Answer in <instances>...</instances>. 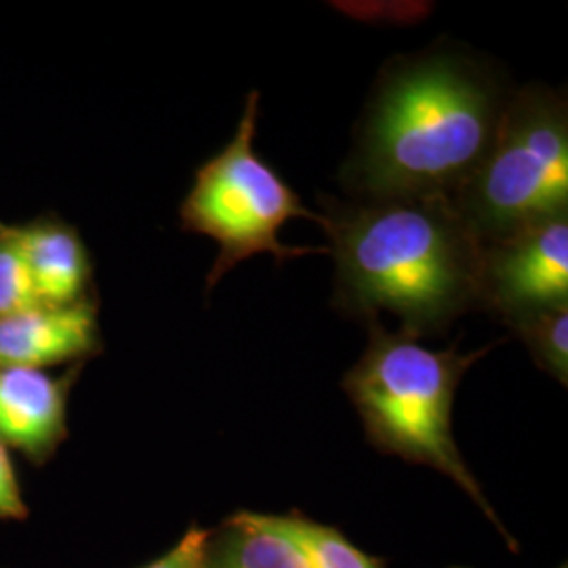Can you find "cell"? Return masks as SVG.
<instances>
[{
    "label": "cell",
    "instance_id": "obj_3",
    "mask_svg": "<svg viewBox=\"0 0 568 568\" xmlns=\"http://www.w3.org/2000/svg\"><path fill=\"white\" fill-rule=\"evenodd\" d=\"M368 345L342 379L373 447L408 464L445 474L497 527L509 548L516 539L488 504L476 476L466 466L453 436V403L464 375L499 344L462 354L457 345L429 349L405 331L389 333L368 321Z\"/></svg>",
    "mask_w": 568,
    "mask_h": 568
},
{
    "label": "cell",
    "instance_id": "obj_5",
    "mask_svg": "<svg viewBox=\"0 0 568 568\" xmlns=\"http://www.w3.org/2000/svg\"><path fill=\"white\" fill-rule=\"evenodd\" d=\"M260 100V91L248 93L234 138L196 171L194 185L182 204L183 227L220 244L206 288L257 253L274 255L278 264L302 255L328 253V248L286 246L278 239L286 222L302 217L321 224V215L312 213L281 173L255 152Z\"/></svg>",
    "mask_w": 568,
    "mask_h": 568
},
{
    "label": "cell",
    "instance_id": "obj_1",
    "mask_svg": "<svg viewBox=\"0 0 568 568\" xmlns=\"http://www.w3.org/2000/svg\"><path fill=\"white\" fill-rule=\"evenodd\" d=\"M509 95L488 63L457 49L387 61L342 182L356 201L450 196L487 156Z\"/></svg>",
    "mask_w": 568,
    "mask_h": 568
},
{
    "label": "cell",
    "instance_id": "obj_4",
    "mask_svg": "<svg viewBox=\"0 0 568 568\" xmlns=\"http://www.w3.org/2000/svg\"><path fill=\"white\" fill-rule=\"evenodd\" d=\"M450 201L480 243L568 213V103L562 91H511L487 156Z\"/></svg>",
    "mask_w": 568,
    "mask_h": 568
},
{
    "label": "cell",
    "instance_id": "obj_6",
    "mask_svg": "<svg viewBox=\"0 0 568 568\" xmlns=\"http://www.w3.org/2000/svg\"><path fill=\"white\" fill-rule=\"evenodd\" d=\"M568 304V213L525 225L501 241L485 244L483 310L504 325Z\"/></svg>",
    "mask_w": 568,
    "mask_h": 568
},
{
    "label": "cell",
    "instance_id": "obj_14",
    "mask_svg": "<svg viewBox=\"0 0 568 568\" xmlns=\"http://www.w3.org/2000/svg\"><path fill=\"white\" fill-rule=\"evenodd\" d=\"M211 544V532L204 528H190L175 548L169 549L163 558L143 568H204Z\"/></svg>",
    "mask_w": 568,
    "mask_h": 568
},
{
    "label": "cell",
    "instance_id": "obj_13",
    "mask_svg": "<svg viewBox=\"0 0 568 568\" xmlns=\"http://www.w3.org/2000/svg\"><path fill=\"white\" fill-rule=\"evenodd\" d=\"M39 304L21 246L20 227H0V318Z\"/></svg>",
    "mask_w": 568,
    "mask_h": 568
},
{
    "label": "cell",
    "instance_id": "obj_9",
    "mask_svg": "<svg viewBox=\"0 0 568 568\" xmlns=\"http://www.w3.org/2000/svg\"><path fill=\"white\" fill-rule=\"evenodd\" d=\"M20 239L41 304L68 305L84 300L89 257L72 227L28 225L20 227Z\"/></svg>",
    "mask_w": 568,
    "mask_h": 568
},
{
    "label": "cell",
    "instance_id": "obj_2",
    "mask_svg": "<svg viewBox=\"0 0 568 568\" xmlns=\"http://www.w3.org/2000/svg\"><path fill=\"white\" fill-rule=\"evenodd\" d=\"M321 225L335 257L333 305L352 318L382 310L422 339L483 310L485 244L447 194L323 201Z\"/></svg>",
    "mask_w": 568,
    "mask_h": 568
},
{
    "label": "cell",
    "instance_id": "obj_8",
    "mask_svg": "<svg viewBox=\"0 0 568 568\" xmlns=\"http://www.w3.org/2000/svg\"><path fill=\"white\" fill-rule=\"evenodd\" d=\"M65 438V384L39 368H0V443L41 462Z\"/></svg>",
    "mask_w": 568,
    "mask_h": 568
},
{
    "label": "cell",
    "instance_id": "obj_16",
    "mask_svg": "<svg viewBox=\"0 0 568 568\" xmlns=\"http://www.w3.org/2000/svg\"><path fill=\"white\" fill-rule=\"evenodd\" d=\"M556 568H568L567 565H560V567H556Z\"/></svg>",
    "mask_w": 568,
    "mask_h": 568
},
{
    "label": "cell",
    "instance_id": "obj_7",
    "mask_svg": "<svg viewBox=\"0 0 568 568\" xmlns=\"http://www.w3.org/2000/svg\"><path fill=\"white\" fill-rule=\"evenodd\" d=\"M98 307L87 297L68 305L39 304L0 318V368H39L100 349Z\"/></svg>",
    "mask_w": 568,
    "mask_h": 568
},
{
    "label": "cell",
    "instance_id": "obj_10",
    "mask_svg": "<svg viewBox=\"0 0 568 568\" xmlns=\"http://www.w3.org/2000/svg\"><path fill=\"white\" fill-rule=\"evenodd\" d=\"M248 525L283 539L295 549L305 568H384V565L349 544L335 528L297 514L239 511Z\"/></svg>",
    "mask_w": 568,
    "mask_h": 568
},
{
    "label": "cell",
    "instance_id": "obj_11",
    "mask_svg": "<svg viewBox=\"0 0 568 568\" xmlns=\"http://www.w3.org/2000/svg\"><path fill=\"white\" fill-rule=\"evenodd\" d=\"M204 568H305L295 549L283 539L248 525L241 514L211 535Z\"/></svg>",
    "mask_w": 568,
    "mask_h": 568
},
{
    "label": "cell",
    "instance_id": "obj_15",
    "mask_svg": "<svg viewBox=\"0 0 568 568\" xmlns=\"http://www.w3.org/2000/svg\"><path fill=\"white\" fill-rule=\"evenodd\" d=\"M28 508L21 499L20 485L13 464L9 459V450L0 443V518L20 520L26 518Z\"/></svg>",
    "mask_w": 568,
    "mask_h": 568
},
{
    "label": "cell",
    "instance_id": "obj_12",
    "mask_svg": "<svg viewBox=\"0 0 568 568\" xmlns=\"http://www.w3.org/2000/svg\"><path fill=\"white\" fill-rule=\"evenodd\" d=\"M506 326L527 345L535 365L567 386L568 304L528 312Z\"/></svg>",
    "mask_w": 568,
    "mask_h": 568
}]
</instances>
